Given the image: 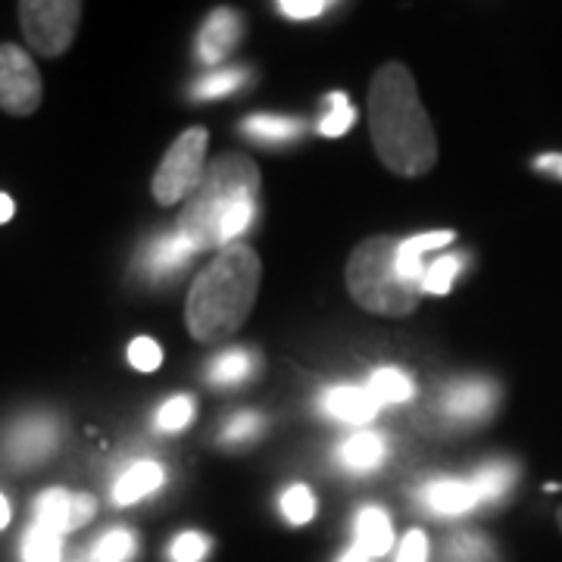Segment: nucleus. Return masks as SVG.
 Instances as JSON below:
<instances>
[{"instance_id": "23", "label": "nucleus", "mask_w": 562, "mask_h": 562, "mask_svg": "<svg viewBox=\"0 0 562 562\" xmlns=\"http://www.w3.org/2000/svg\"><path fill=\"white\" fill-rule=\"evenodd\" d=\"M328 106H331V110L322 116L319 132L325 138H341L344 132H350V125L357 122V110L350 106V101L344 98L341 91L328 94Z\"/></svg>"}, {"instance_id": "30", "label": "nucleus", "mask_w": 562, "mask_h": 562, "mask_svg": "<svg viewBox=\"0 0 562 562\" xmlns=\"http://www.w3.org/2000/svg\"><path fill=\"white\" fill-rule=\"evenodd\" d=\"M447 562H491V550L482 538L462 535L447 547Z\"/></svg>"}, {"instance_id": "29", "label": "nucleus", "mask_w": 562, "mask_h": 562, "mask_svg": "<svg viewBox=\"0 0 562 562\" xmlns=\"http://www.w3.org/2000/svg\"><path fill=\"white\" fill-rule=\"evenodd\" d=\"M128 362L138 372H157L162 362L160 344L154 341V338H135V341L128 344Z\"/></svg>"}, {"instance_id": "14", "label": "nucleus", "mask_w": 562, "mask_h": 562, "mask_svg": "<svg viewBox=\"0 0 562 562\" xmlns=\"http://www.w3.org/2000/svg\"><path fill=\"white\" fill-rule=\"evenodd\" d=\"M425 503L438 513V516H462L465 509H472L479 503V494L472 482H457V479H441V482L428 484Z\"/></svg>"}, {"instance_id": "4", "label": "nucleus", "mask_w": 562, "mask_h": 562, "mask_svg": "<svg viewBox=\"0 0 562 562\" xmlns=\"http://www.w3.org/2000/svg\"><path fill=\"white\" fill-rule=\"evenodd\" d=\"M347 291L366 313L379 316H409L425 297L419 281L406 279L401 269L397 238H366L353 247L347 260Z\"/></svg>"}, {"instance_id": "13", "label": "nucleus", "mask_w": 562, "mask_h": 562, "mask_svg": "<svg viewBox=\"0 0 562 562\" xmlns=\"http://www.w3.org/2000/svg\"><path fill=\"white\" fill-rule=\"evenodd\" d=\"M357 550H362L369 560L384 557L391 547H394V528L387 513L379 506H366L360 516H357Z\"/></svg>"}, {"instance_id": "12", "label": "nucleus", "mask_w": 562, "mask_h": 562, "mask_svg": "<svg viewBox=\"0 0 562 562\" xmlns=\"http://www.w3.org/2000/svg\"><path fill=\"white\" fill-rule=\"evenodd\" d=\"M238 38H241V20H238V13L235 10H216L210 16V22L203 25L198 50H201V57L206 63H220L238 44Z\"/></svg>"}, {"instance_id": "17", "label": "nucleus", "mask_w": 562, "mask_h": 562, "mask_svg": "<svg viewBox=\"0 0 562 562\" xmlns=\"http://www.w3.org/2000/svg\"><path fill=\"white\" fill-rule=\"evenodd\" d=\"M194 254H198V250L176 232V235L160 238V241L150 247V254H147V269H150L154 276H166V272H176L181 266H188V260H191Z\"/></svg>"}, {"instance_id": "5", "label": "nucleus", "mask_w": 562, "mask_h": 562, "mask_svg": "<svg viewBox=\"0 0 562 562\" xmlns=\"http://www.w3.org/2000/svg\"><path fill=\"white\" fill-rule=\"evenodd\" d=\"M206 147H210L206 128H188L169 144L160 169L150 181V191H154L157 203L172 206V203L188 201L198 191L203 172H206V166H203L206 162Z\"/></svg>"}, {"instance_id": "26", "label": "nucleus", "mask_w": 562, "mask_h": 562, "mask_svg": "<svg viewBox=\"0 0 562 562\" xmlns=\"http://www.w3.org/2000/svg\"><path fill=\"white\" fill-rule=\"evenodd\" d=\"M247 79H250V72H247V69H220V72H213V76L201 79L198 91H194V98H201V101L225 98V94L238 91Z\"/></svg>"}, {"instance_id": "39", "label": "nucleus", "mask_w": 562, "mask_h": 562, "mask_svg": "<svg viewBox=\"0 0 562 562\" xmlns=\"http://www.w3.org/2000/svg\"><path fill=\"white\" fill-rule=\"evenodd\" d=\"M557 522H560V531H562V506H560V513H557Z\"/></svg>"}, {"instance_id": "8", "label": "nucleus", "mask_w": 562, "mask_h": 562, "mask_svg": "<svg viewBox=\"0 0 562 562\" xmlns=\"http://www.w3.org/2000/svg\"><path fill=\"white\" fill-rule=\"evenodd\" d=\"M94 513H98V501L91 494H69L63 487H50L35 501V525L60 538L91 522Z\"/></svg>"}, {"instance_id": "27", "label": "nucleus", "mask_w": 562, "mask_h": 562, "mask_svg": "<svg viewBox=\"0 0 562 562\" xmlns=\"http://www.w3.org/2000/svg\"><path fill=\"white\" fill-rule=\"evenodd\" d=\"M462 257H441L428 266L425 272V294H447L453 288V279L460 276Z\"/></svg>"}, {"instance_id": "36", "label": "nucleus", "mask_w": 562, "mask_h": 562, "mask_svg": "<svg viewBox=\"0 0 562 562\" xmlns=\"http://www.w3.org/2000/svg\"><path fill=\"white\" fill-rule=\"evenodd\" d=\"M538 166H541V169H553V172H560L562 176V157H541Z\"/></svg>"}, {"instance_id": "1", "label": "nucleus", "mask_w": 562, "mask_h": 562, "mask_svg": "<svg viewBox=\"0 0 562 562\" xmlns=\"http://www.w3.org/2000/svg\"><path fill=\"white\" fill-rule=\"evenodd\" d=\"M369 132L379 160L403 179L435 169L438 138L419 101L413 72L403 63H384L369 85Z\"/></svg>"}, {"instance_id": "21", "label": "nucleus", "mask_w": 562, "mask_h": 562, "mask_svg": "<svg viewBox=\"0 0 562 562\" xmlns=\"http://www.w3.org/2000/svg\"><path fill=\"white\" fill-rule=\"evenodd\" d=\"M254 362L257 360L247 350H228V353H222L220 360L210 366V382L222 384V387L247 382L254 375Z\"/></svg>"}, {"instance_id": "22", "label": "nucleus", "mask_w": 562, "mask_h": 562, "mask_svg": "<svg viewBox=\"0 0 562 562\" xmlns=\"http://www.w3.org/2000/svg\"><path fill=\"white\" fill-rule=\"evenodd\" d=\"M63 557V538L41 528V525H32L25 531V543H22V560L25 562H60Z\"/></svg>"}, {"instance_id": "16", "label": "nucleus", "mask_w": 562, "mask_h": 562, "mask_svg": "<svg viewBox=\"0 0 562 562\" xmlns=\"http://www.w3.org/2000/svg\"><path fill=\"white\" fill-rule=\"evenodd\" d=\"M338 460L350 469V472H369L384 460V438L372 435V431H360L353 438H347L338 450Z\"/></svg>"}, {"instance_id": "35", "label": "nucleus", "mask_w": 562, "mask_h": 562, "mask_svg": "<svg viewBox=\"0 0 562 562\" xmlns=\"http://www.w3.org/2000/svg\"><path fill=\"white\" fill-rule=\"evenodd\" d=\"M13 213H16V206H13V198H10V194H0V225L13 220Z\"/></svg>"}, {"instance_id": "20", "label": "nucleus", "mask_w": 562, "mask_h": 562, "mask_svg": "<svg viewBox=\"0 0 562 562\" xmlns=\"http://www.w3.org/2000/svg\"><path fill=\"white\" fill-rule=\"evenodd\" d=\"M244 132L257 140H291L297 138L303 132L301 120H291V116H272V113H262L254 120H244Z\"/></svg>"}, {"instance_id": "3", "label": "nucleus", "mask_w": 562, "mask_h": 562, "mask_svg": "<svg viewBox=\"0 0 562 562\" xmlns=\"http://www.w3.org/2000/svg\"><path fill=\"white\" fill-rule=\"evenodd\" d=\"M260 254L247 244H232L194 279L184 303L191 338L210 344L232 338L254 313L260 294Z\"/></svg>"}, {"instance_id": "11", "label": "nucleus", "mask_w": 562, "mask_h": 562, "mask_svg": "<svg viewBox=\"0 0 562 562\" xmlns=\"http://www.w3.org/2000/svg\"><path fill=\"white\" fill-rule=\"evenodd\" d=\"M497 403V391L484 382H462L453 384L447 394H443V413L450 419H484Z\"/></svg>"}, {"instance_id": "9", "label": "nucleus", "mask_w": 562, "mask_h": 562, "mask_svg": "<svg viewBox=\"0 0 562 562\" xmlns=\"http://www.w3.org/2000/svg\"><path fill=\"white\" fill-rule=\"evenodd\" d=\"M57 447V425L47 416H35V419H22L10 435H7V453L22 465H35L50 450Z\"/></svg>"}, {"instance_id": "33", "label": "nucleus", "mask_w": 562, "mask_h": 562, "mask_svg": "<svg viewBox=\"0 0 562 562\" xmlns=\"http://www.w3.org/2000/svg\"><path fill=\"white\" fill-rule=\"evenodd\" d=\"M325 0H281L279 10L284 16H291V20H313V16H319L325 13Z\"/></svg>"}, {"instance_id": "18", "label": "nucleus", "mask_w": 562, "mask_h": 562, "mask_svg": "<svg viewBox=\"0 0 562 562\" xmlns=\"http://www.w3.org/2000/svg\"><path fill=\"white\" fill-rule=\"evenodd\" d=\"M369 394L379 401V406L384 403H403L413 397V379L401 372V369H379V372H372V379H369Z\"/></svg>"}, {"instance_id": "24", "label": "nucleus", "mask_w": 562, "mask_h": 562, "mask_svg": "<svg viewBox=\"0 0 562 562\" xmlns=\"http://www.w3.org/2000/svg\"><path fill=\"white\" fill-rule=\"evenodd\" d=\"M135 553V535L132 531H110L91 547L88 562H125Z\"/></svg>"}, {"instance_id": "2", "label": "nucleus", "mask_w": 562, "mask_h": 562, "mask_svg": "<svg viewBox=\"0 0 562 562\" xmlns=\"http://www.w3.org/2000/svg\"><path fill=\"white\" fill-rule=\"evenodd\" d=\"M260 169L244 154H222L206 166L198 191L184 201L179 232L198 254L225 250L241 238L257 216Z\"/></svg>"}, {"instance_id": "6", "label": "nucleus", "mask_w": 562, "mask_h": 562, "mask_svg": "<svg viewBox=\"0 0 562 562\" xmlns=\"http://www.w3.org/2000/svg\"><path fill=\"white\" fill-rule=\"evenodd\" d=\"M16 13H20L22 35L41 57H60L72 47L81 22V3L76 0H25Z\"/></svg>"}, {"instance_id": "32", "label": "nucleus", "mask_w": 562, "mask_h": 562, "mask_svg": "<svg viewBox=\"0 0 562 562\" xmlns=\"http://www.w3.org/2000/svg\"><path fill=\"white\" fill-rule=\"evenodd\" d=\"M260 431V416L254 413H238L235 419L225 425V441H247Z\"/></svg>"}, {"instance_id": "15", "label": "nucleus", "mask_w": 562, "mask_h": 562, "mask_svg": "<svg viewBox=\"0 0 562 562\" xmlns=\"http://www.w3.org/2000/svg\"><path fill=\"white\" fill-rule=\"evenodd\" d=\"M162 484V469L157 462L140 460L135 462L128 472H122V479L113 487V501L120 506H128V503L144 501L147 494H154Z\"/></svg>"}, {"instance_id": "38", "label": "nucleus", "mask_w": 562, "mask_h": 562, "mask_svg": "<svg viewBox=\"0 0 562 562\" xmlns=\"http://www.w3.org/2000/svg\"><path fill=\"white\" fill-rule=\"evenodd\" d=\"M7 525H10V503L0 494V528H7Z\"/></svg>"}, {"instance_id": "7", "label": "nucleus", "mask_w": 562, "mask_h": 562, "mask_svg": "<svg viewBox=\"0 0 562 562\" xmlns=\"http://www.w3.org/2000/svg\"><path fill=\"white\" fill-rule=\"evenodd\" d=\"M44 98L38 66L20 44H0V110L10 116H32Z\"/></svg>"}, {"instance_id": "19", "label": "nucleus", "mask_w": 562, "mask_h": 562, "mask_svg": "<svg viewBox=\"0 0 562 562\" xmlns=\"http://www.w3.org/2000/svg\"><path fill=\"white\" fill-rule=\"evenodd\" d=\"M516 482V469L513 465H506V462H491V465H484L475 472V479H472V487H475V494H479V503H491L503 497L509 487Z\"/></svg>"}, {"instance_id": "31", "label": "nucleus", "mask_w": 562, "mask_h": 562, "mask_svg": "<svg viewBox=\"0 0 562 562\" xmlns=\"http://www.w3.org/2000/svg\"><path fill=\"white\" fill-rule=\"evenodd\" d=\"M206 550H210V538H206V535L188 531V535H179V538H176L169 557H172V562H201L203 557H206Z\"/></svg>"}, {"instance_id": "28", "label": "nucleus", "mask_w": 562, "mask_h": 562, "mask_svg": "<svg viewBox=\"0 0 562 562\" xmlns=\"http://www.w3.org/2000/svg\"><path fill=\"white\" fill-rule=\"evenodd\" d=\"M191 419H194V403H191V397H172V401H166L160 406L157 428H162V431H179Z\"/></svg>"}, {"instance_id": "10", "label": "nucleus", "mask_w": 562, "mask_h": 562, "mask_svg": "<svg viewBox=\"0 0 562 562\" xmlns=\"http://www.w3.org/2000/svg\"><path fill=\"white\" fill-rule=\"evenodd\" d=\"M322 409L335 419L350 422V425H366L375 419L379 413V401L369 394V387H357V384H338L322 397Z\"/></svg>"}, {"instance_id": "37", "label": "nucleus", "mask_w": 562, "mask_h": 562, "mask_svg": "<svg viewBox=\"0 0 562 562\" xmlns=\"http://www.w3.org/2000/svg\"><path fill=\"white\" fill-rule=\"evenodd\" d=\"M338 562H372V560H369V557H366L362 550H357V547H353V550H347V553H344Z\"/></svg>"}, {"instance_id": "34", "label": "nucleus", "mask_w": 562, "mask_h": 562, "mask_svg": "<svg viewBox=\"0 0 562 562\" xmlns=\"http://www.w3.org/2000/svg\"><path fill=\"white\" fill-rule=\"evenodd\" d=\"M397 562H428V538L422 531H409L401 543Z\"/></svg>"}, {"instance_id": "25", "label": "nucleus", "mask_w": 562, "mask_h": 562, "mask_svg": "<svg viewBox=\"0 0 562 562\" xmlns=\"http://www.w3.org/2000/svg\"><path fill=\"white\" fill-rule=\"evenodd\" d=\"M281 513H284V519L291 525L313 522V516H316V501H313L310 487L291 484V487L281 494Z\"/></svg>"}]
</instances>
